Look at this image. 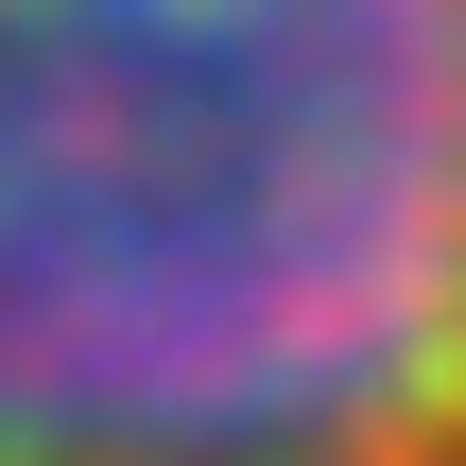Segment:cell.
Instances as JSON below:
<instances>
[{
    "instance_id": "6da1fadb",
    "label": "cell",
    "mask_w": 466,
    "mask_h": 466,
    "mask_svg": "<svg viewBox=\"0 0 466 466\" xmlns=\"http://www.w3.org/2000/svg\"><path fill=\"white\" fill-rule=\"evenodd\" d=\"M0 466H466V0H0Z\"/></svg>"
}]
</instances>
